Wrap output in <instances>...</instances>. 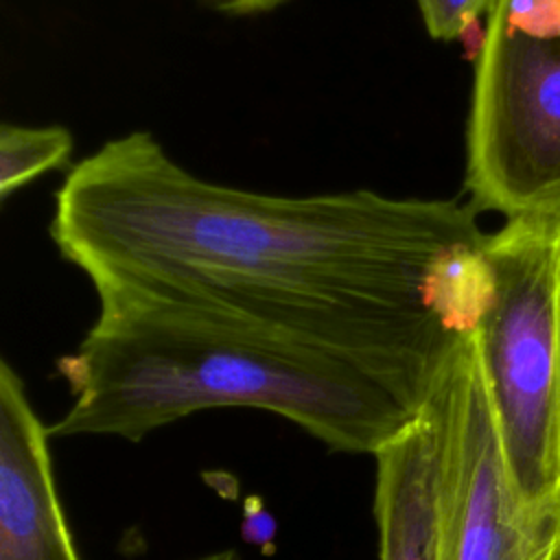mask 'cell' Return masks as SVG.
Returning a JSON list of instances; mask_svg holds the SVG:
<instances>
[{"label": "cell", "instance_id": "6da1fadb", "mask_svg": "<svg viewBox=\"0 0 560 560\" xmlns=\"http://www.w3.org/2000/svg\"><path fill=\"white\" fill-rule=\"evenodd\" d=\"M455 199L267 195L177 164L149 131L105 142L55 195L50 238L90 282L155 284L341 354L416 405L457 341L442 262L486 236Z\"/></svg>", "mask_w": 560, "mask_h": 560}, {"label": "cell", "instance_id": "7a4b0ae2", "mask_svg": "<svg viewBox=\"0 0 560 560\" xmlns=\"http://www.w3.org/2000/svg\"><path fill=\"white\" fill-rule=\"evenodd\" d=\"M92 287L98 315L57 363L72 402L52 438L140 442L203 409L254 407L332 451L374 455L420 407L354 361L208 300L122 278Z\"/></svg>", "mask_w": 560, "mask_h": 560}, {"label": "cell", "instance_id": "3957f363", "mask_svg": "<svg viewBox=\"0 0 560 560\" xmlns=\"http://www.w3.org/2000/svg\"><path fill=\"white\" fill-rule=\"evenodd\" d=\"M494 295L477 346L505 462L525 512L560 525V217L488 234Z\"/></svg>", "mask_w": 560, "mask_h": 560}, {"label": "cell", "instance_id": "277c9868", "mask_svg": "<svg viewBox=\"0 0 560 560\" xmlns=\"http://www.w3.org/2000/svg\"><path fill=\"white\" fill-rule=\"evenodd\" d=\"M464 184L477 212L560 217V0H497L488 13Z\"/></svg>", "mask_w": 560, "mask_h": 560}, {"label": "cell", "instance_id": "5b68a950", "mask_svg": "<svg viewBox=\"0 0 560 560\" xmlns=\"http://www.w3.org/2000/svg\"><path fill=\"white\" fill-rule=\"evenodd\" d=\"M431 396L444 440V560H540L551 534L510 477L477 330L457 341Z\"/></svg>", "mask_w": 560, "mask_h": 560}, {"label": "cell", "instance_id": "8992f818", "mask_svg": "<svg viewBox=\"0 0 560 560\" xmlns=\"http://www.w3.org/2000/svg\"><path fill=\"white\" fill-rule=\"evenodd\" d=\"M50 429L0 363V560H81L57 492Z\"/></svg>", "mask_w": 560, "mask_h": 560}, {"label": "cell", "instance_id": "52a82bcc", "mask_svg": "<svg viewBox=\"0 0 560 560\" xmlns=\"http://www.w3.org/2000/svg\"><path fill=\"white\" fill-rule=\"evenodd\" d=\"M374 459L378 560H444V440L431 392Z\"/></svg>", "mask_w": 560, "mask_h": 560}, {"label": "cell", "instance_id": "ba28073f", "mask_svg": "<svg viewBox=\"0 0 560 560\" xmlns=\"http://www.w3.org/2000/svg\"><path fill=\"white\" fill-rule=\"evenodd\" d=\"M72 133L61 125L0 127V199L24 188L39 175L61 168L72 155Z\"/></svg>", "mask_w": 560, "mask_h": 560}, {"label": "cell", "instance_id": "9c48e42d", "mask_svg": "<svg viewBox=\"0 0 560 560\" xmlns=\"http://www.w3.org/2000/svg\"><path fill=\"white\" fill-rule=\"evenodd\" d=\"M497 0H416L424 28L433 39L453 42L479 24L481 13H490Z\"/></svg>", "mask_w": 560, "mask_h": 560}, {"label": "cell", "instance_id": "30bf717a", "mask_svg": "<svg viewBox=\"0 0 560 560\" xmlns=\"http://www.w3.org/2000/svg\"><path fill=\"white\" fill-rule=\"evenodd\" d=\"M201 2L228 15H254V13H267L278 4H282L284 0H201Z\"/></svg>", "mask_w": 560, "mask_h": 560}, {"label": "cell", "instance_id": "8fae6325", "mask_svg": "<svg viewBox=\"0 0 560 560\" xmlns=\"http://www.w3.org/2000/svg\"><path fill=\"white\" fill-rule=\"evenodd\" d=\"M540 560H560V525L556 527V532L551 534Z\"/></svg>", "mask_w": 560, "mask_h": 560}, {"label": "cell", "instance_id": "7c38bea8", "mask_svg": "<svg viewBox=\"0 0 560 560\" xmlns=\"http://www.w3.org/2000/svg\"><path fill=\"white\" fill-rule=\"evenodd\" d=\"M199 560H236V553L232 549L228 551H219V553H210L206 558H199Z\"/></svg>", "mask_w": 560, "mask_h": 560}]
</instances>
